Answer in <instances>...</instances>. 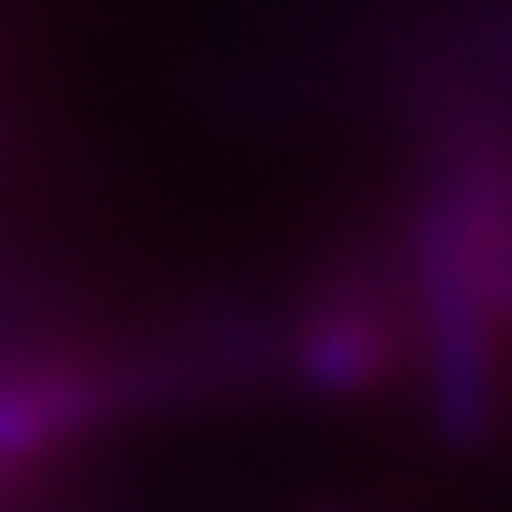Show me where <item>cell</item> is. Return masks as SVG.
I'll use <instances>...</instances> for the list:
<instances>
[]
</instances>
